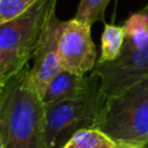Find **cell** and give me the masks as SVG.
<instances>
[{"instance_id":"obj_1","label":"cell","mask_w":148,"mask_h":148,"mask_svg":"<svg viewBox=\"0 0 148 148\" xmlns=\"http://www.w3.org/2000/svg\"><path fill=\"white\" fill-rule=\"evenodd\" d=\"M0 147L45 148V104L29 65L0 81Z\"/></svg>"},{"instance_id":"obj_2","label":"cell","mask_w":148,"mask_h":148,"mask_svg":"<svg viewBox=\"0 0 148 148\" xmlns=\"http://www.w3.org/2000/svg\"><path fill=\"white\" fill-rule=\"evenodd\" d=\"M94 128L116 143L148 145V75L105 98Z\"/></svg>"},{"instance_id":"obj_3","label":"cell","mask_w":148,"mask_h":148,"mask_svg":"<svg viewBox=\"0 0 148 148\" xmlns=\"http://www.w3.org/2000/svg\"><path fill=\"white\" fill-rule=\"evenodd\" d=\"M124 28L125 42L119 57L113 61L97 62L90 72L98 77L105 98L148 75V5L131 14Z\"/></svg>"},{"instance_id":"obj_4","label":"cell","mask_w":148,"mask_h":148,"mask_svg":"<svg viewBox=\"0 0 148 148\" xmlns=\"http://www.w3.org/2000/svg\"><path fill=\"white\" fill-rule=\"evenodd\" d=\"M56 5L57 0H38L21 15L0 23V81L29 65Z\"/></svg>"},{"instance_id":"obj_5","label":"cell","mask_w":148,"mask_h":148,"mask_svg":"<svg viewBox=\"0 0 148 148\" xmlns=\"http://www.w3.org/2000/svg\"><path fill=\"white\" fill-rule=\"evenodd\" d=\"M90 75L92 83L84 96L45 105V148H61L76 131L95 126L105 97L98 77Z\"/></svg>"},{"instance_id":"obj_6","label":"cell","mask_w":148,"mask_h":148,"mask_svg":"<svg viewBox=\"0 0 148 148\" xmlns=\"http://www.w3.org/2000/svg\"><path fill=\"white\" fill-rule=\"evenodd\" d=\"M96 46L91 38V25L72 18L59 40L61 67L75 74L84 75L96 66Z\"/></svg>"},{"instance_id":"obj_7","label":"cell","mask_w":148,"mask_h":148,"mask_svg":"<svg viewBox=\"0 0 148 148\" xmlns=\"http://www.w3.org/2000/svg\"><path fill=\"white\" fill-rule=\"evenodd\" d=\"M66 24L67 21H60L57 15L53 14L34 54L30 73L42 97L50 80L62 69L59 57V40Z\"/></svg>"},{"instance_id":"obj_8","label":"cell","mask_w":148,"mask_h":148,"mask_svg":"<svg viewBox=\"0 0 148 148\" xmlns=\"http://www.w3.org/2000/svg\"><path fill=\"white\" fill-rule=\"evenodd\" d=\"M91 75H80L66 69H61L49 82L43 95L44 104H52L66 99L84 96L91 87Z\"/></svg>"},{"instance_id":"obj_9","label":"cell","mask_w":148,"mask_h":148,"mask_svg":"<svg viewBox=\"0 0 148 148\" xmlns=\"http://www.w3.org/2000/svg\"><path fill=\"white\" fill-rule=\"evenodd\" d=\"M125 42L124 25L105 23L101 36V56L97 62H109L116 60L123 49Z\"/></svg>"},{"instance_id":"obj_10","label":"cell","mask_w":148,"mask_h":148,"mask_svg":"<svg viewBox=\"0 0 148 148\" xmlns=\"http://www.w3.org/2000/svg\"><path fill=\"white\" fill-rule=\"evenodd\" d=\"M82 148H114L116 142L105 133L94 127H86L76 131L69 139Z\"/></svg>"},{"instance_id":"obj_11","label":"cell","mask_w":148,"mask_h":148,"mask_svg":"<svg viewBox=\"0 0 148 148\" xmlns=\"http://www.w3.org/2000/svg\"><path fill=\"white\" fill-rule=\"evenodd\" d=\"M110 1L111 0H81L73 18L88 25H92L98 21H104L105 9Z\"/></svg>"},{"instance_id":"obj_12","label":"cell","mask_w":148,"mask_h":148,"mask_svg":"<svg viewBox=\"0 0 148 148\" xmlns=\"http://www.w3.org/2000/svg\"><path fill=\"white\" fill-rule=\"evenodd\" d=\"M38 0H0V23H5L34 6Z\"/></svg>"},{"instance_id":"obj_13","label":"cell","mask_w":148,"mask_h":148,"mask_svg":"<svg viewBox=\"0 0 148 148\" xmlns=\"http://www.w3.org/2000/svg\"><path fill=\"white\" fill-rule=\"evenodd\" d=\"M114 148H147V147H134V146H128V145H120V143H116Z\"/></svg>"}]
</instances>
